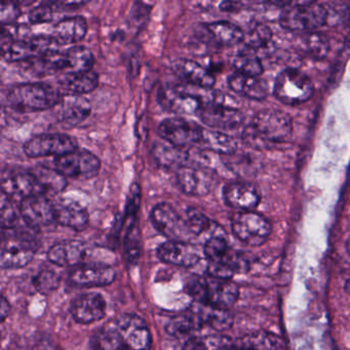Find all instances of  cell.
Masks as SVG:
<instances>
[{
  "instance_id": "cell-1",
  "label": "cell",
  "mask_w": 350,
  "mask_h": 350,
  "mask_svg": "<svg viewBox=\"0 0 350 350\" xmlns=\"http://www.w3.org/2000/svg\"><path fill=\"white\" fill-rule=\"evenodd\" d=\"M293 120L286 112L278 109H264L254 116L245 129V140L252 146L272 147L290 140Z\"/></svg>"
},
{
  "instance_id": "cell-2",
  "label": "cell",
  "mask_w": 350,
  "mask_h": 350,
  "mask_svg": "<svg viewBox=\"0 0 350 350\" xmlns=\"http://www.w3.org/2000/svg\"><path fill=\"white\" fill-rule=\"evenodd\" d=\"M61 98L60 90L50 83H23L8 91L7 103L15 111L33 113L54 109Z\"/></svg>"
},
{
  "instance_id": "cell-3",
  "label": "cell",
  "mask_w": 350,
  "mask_h": 350,
  "mask_svg": "<svg viewBox=\"0 0 350 350\" xmlns=\"http://www.w3.org/2000/svg\"><path fill=\"white\" fill-rule=\"evenodd\" d=\"M187 292L196 302L218 308L229 309L239 299V286L231 280H219L206 275L188 282Z\"/></svg>"
},
{
  "instance_id": "cell-4",
  "label": "cell",
  "mask_w": 350,
  "mask_h": 350,
  "mask_svg": "<svg viewBox=\"0 0 350 350\" xmlns=\"http://www.w3.org/2000/svg\"><path fill=\"white\" fill-rule=\"evenodd\" d=\"M280 23L288 31L313 32L327 23V8L314 1L292 3L282 12Z\"/></svg>"
},
{
  "instance_id": "cell-5",
  "label": "cell",
  "mask_w": 350,
  "mask_h": 350,
  "mask_svg": "<svg viewBox=\"0 0 350 350\" xmlns=\"http://www.w3.org/2000/svg\"><path fill=\"white\" fill-rule=\"evenodd\" d=\"M313 93L314 88L310 79L298 69H284L276 77L274 95L286 105H301L310 100Z\"/></svg>"
},
{
  "instance_id": "cell-6",
  "label": "cell",
  "mask_w": 350,
  "mask_h": 350,
  "mask_svg": "<svg viewBox=\"0 0 350 350\" xmlns=\"http://www.w3.org/2000/svg\"><path fill=\"white\" fill-rule=\"evenodd\" d=\"M150 220L159 232L170 241L191 243L194 241L186 216L183 217L167 202L157 204L151 211Z\"/></svg>"
},
{
  "instance_id": "cell-7",
  "label": "cell",
  "mask_w": 350,
  "mask_h": 350,
  "mask_svg": "<svg viewBox=\"0 0 350 350\" xmlns=\"http://www.w3.org/2000/svg\"><path fill=\"white\" fill-rule=\"evenodd\" d=\"M53 167L66 179L85 181L99 174L101 161L91 151L77 149L55 159Z\"/></svg>"
},
{
  "instance_id": "cell-8",
  "label": "cell",
  "mask_w": 350,
  "mask_h": 350,
  "mask_svg": "<svg viewBox=\"0 0 350 350\" xmlns=\"http://www.w3.org/2000/svg\"><path fill=\"white\" fill-rule=\"evenodd\" d=\"M231 228L239 241L251 247L263 245L272 230L269 221L254 211L237 213L231 221Z\"/></svg>"
},
{
  "instance_id": "cell-9",
  "label": "cell",
  "mask_w": 350,
  "mask_h": 350,
  "mask_svg": "<svg viewBox=\"0 0 350 350\" xmlns=\"http://www.w3.org/2000/svg\"><path fill=\"white\" fill-rule=\"evenodd\" d=\"M57 46L58 44L51 36H38L30 40L1 38V57L7 62H27L40 55L57 50Z\"/></svg>"
},
{
  "instance_id": "cell-10",
  "label": "cell",
  "mask_w": 350,
  "mask_h": 350,
  "mask_svg": "<svg viewBox=\"0 0 350 350\" xmlns=\"http://www.w3.org/2000/svg\"><path fill=\"white\" fill-rule=\"evenodd\" d=\"M79 149L77 139L66 134H42L30 138L23 150L30 159L60 157Z\"/></svg>"
},
{
  "instance_id": "cell-11",
  "label": "cell",
  "mask_w": 350,
  "mask_h": 350,
  "mask_svg": "<svg viewBox=\"0 0 350 350\" xmlns=\"http://www.w3.org/2000/svg\"><path fill=\"white\" fill-rule=\"evenodd\" d=\"M124 350H150L152 335L146 321L137 314H124L113 325Z\"/></svg>"
},
{
  "instance_id": "cell-12",
  "label": "cell",
  "mask_w": 350,
  "mask_h": 350,
  "mask_svg": "<svg viewBox=\"0 0 350 350\" xmlns=\"http://www.w3.org/2000/svg\"><path fill=\"white\" fill-rule=\"evenodd\" d=\"M202 126L186 118H165L157 129V134L165 142L178 148H191L198 145L202 136Z\"/></svg>"
},
{
  "instance_id": "cell-13",
  "label": "cell",
  "mask_w": 350,
  "mask_h": 350,
  "mask_svg": "<svg viewBox=\"0 0 350 350\" xmlns=\"http://www.w3.org/2000/svg\"><path fill=\"white\" fill-rule=\"evenodd\" d=\"M165 87L159 91V101L165 109L178 116H198L204 107L198 88Z\"/></svg>"
},
{
  "instance_id": "cell-14",
  "label": "cell",
  "mask_w": 350,
  "mask_h": 350,
  "mask_svg": "<svg viewBox=\"0 0 350 350\" xmlns=\"http://www.w3.org/2000/svg\"><path fill=\"white\" fill-rule=\"evenodd\" d=\"M19 210L21 218L30 228L38 230L57 223L55 204L44 194L21 200Z\"/></svg>"
},
{
  "instance_id": "cell-15",
  "label": "cell",
  "mask_w": 350,
  "mask_h": 350,
  "mask_svg": "<svg viewBox=\"0 0 350 350\" xmlns=\"http://www.w3.org/2000/svg\"><path fill=\"white\" fill-rule=\"evenodd\" d=\"M178 186L190 196H208L215 186L214 172L192 165H184L176 170Z\"/></svg>"
},
{
  "instance_id": "cell-16",
  "label": "cell",
  "mask_w": 350,
  "mask_h": 350,
  "mask_svg": "<svg viewBox=\"0 0 350 350\" xmlns=\"http://www.w3.org/2000/svg\"><path fill=\"white\" fill-rule=\"evenodd\" d=\"M1 193L11 200L20 198L23 200L30 196L44 194V192L31 170H14L3 174Z\"/></svg>"
},
{
  "instance_id": "cell-17",
  "label": "cell",
  "mask_w": 350,
  "mask_h": 350,
  "mask_svg": "<svg viewBox=\"0 0 350 350\" xmlns=\"http://www.w3.org/2000/svg\"><path fill=\"white\" fill-rule=\"evenodd\" d=\"M116 270L104 263H83L71 270L69 280L79 288H98L111 284L116 280Z\"/></svg>"
},
{
  "instance_id": "cell-18",
  "label": "cell",
  "mask_w": 350,
  "mask_h": 350,
  "mask_svg": "<svg viewBox=\"0 0 350 350\" xmlns=\"http://www.w3.org/2000/svg\"><path fill=\"white\" fill-rule=\"evenodd\" d=\"M198 116L206 126L219 132L234 130L243 122V114L237 108L225 104L204 105Z\"/></svg>"
},
{
  "instance_id": "cell-19",
  "label": "cell",
  "mask_w": 350,
  "mask_h": 350,
  "mask_svg": "<svg viewBox=\"0 0 350 350\" xmlns=\"http://www.w3.org/2000/svg\"><path fill=\"white\" fill-rule=\"evenodd\" d=\"M90 247L85 241L77 239L59 241L48 252L49 261L60 267H77L85 263Z\"/></svg>"
},
{
  "instance_id": "cell-20",
  "label": "cell",
  "mask_w": 350,
  "mask_h": 350,
  "mask_svg": "<svg viewBox=\"0 0 350 350\" xmlns=\"http://www.w3.org/2000/svg\"><path fill=\"white\" fill-rule=\"evenodd\" d=\"M57 122L65 126H75L91 116V103L83 96L62 95L54 108Z\"/></svg>"
},
{
  "instance_id": "cell-21",
  "label": "cell",
  "mask_w": 350,
  "mask_h": 350,
  "mask_svg": "<svg viewBox=\"0 0 350 350\" xmlns=\"http://www.w3.org/2000/svg\"><path fill=\"white\" fill-rule=\"evenodd\" d=\"M223 198L227 206L239 212H250L257 208L261 196L253 184L245 181L230 182L223 189Z\"/></svg>"
},
{
  "instance_id": "cell-22",
  "label": "cell",
  "mask_w": 350,
  "mask_h": 350,
  "mask_svg": "<svg viewBox=\"0 0 350 350\" xmlns=\"http://www.w3.org/2000/svg\"><path fill=\"white\" fill-rule=\"evenodd\" d=\"M36 253L33 243L28 239H8L0 252V265L5 269L25 267L33 260Z\"/></svg>"
},
{
  "instance_id": "cell-23",
  "label": "cell",
  "mask_w": 350,
  "mask_h": 350,
  "mask_svg": "<svg viewBox=\"0 0 350 350\" xmlns=\"http://www.w3.org/2000/svg\"><path fill=\"white\" fill-rule=\"evenodd\" d=\"M105 298L98 293H88L77 297L70 307L73 319L81 325L101 321L106 313Z\"/></svg>"
},
{
  "instance_id": "cell-24",
  "label": "cell",
  "mask_w": 350,
  "mask_h": 350,
  "mask_svg": "<svg viewBox=\"0 0 350 350\" xmlns=\"http://www.w3.org/2000/svg\"><path fill=\"white\" fill-rule=\"evenodd\" d=\"M157 257L163 263L185 268L193 267L200 260V255L191 243L174 241L159 245Z\"/></svg>"
},
{
  "instance_id": "cell-25",
  "label": "cell",
  "mask_w": 350,
  "mask_h": 350,
  "mask_svg": "<svg viewBox=\"0 0 350 350\" xmlns=\"http://www.w3.org/2000/svg\"><path fill=\"white\" fill-rule=\"evenodd\" d=\"M172 67L178 77H181L184 81L192 87L212 89L216 83L214 73L196 61L180 58L174 61Z\"/></svg>"
},
{
  "instance_id": "cell-26",
  "label": "cell",
  "mask_w": 350,
  "mask_h": 350,
  "mask_svg": "<svg viewBox=\"0 0 350 350\" xmlns=\"http://www.w3.org/2000/svg\"><path fill=\"white\" fill-rule=\"evenodd\" d=\"M87 20L81 16L63 18L53 27L51 38L58 46L77 44L87 36Z\"/></svg>"
},
{
  "instance_id": "cell-27",
  "label": "cell",
  "mask_w": 350,
  "mask_h": 350,
  "mask_svg": "<svg viewBox=\"0 0 350 350\" xmlns=\"http://www.w3.org/2000/svg\"><path fill=\"white\" fill-rule=\"evenodd\" d=\"M99 85V77L94 70L85 72L64 73L58 81L62 95L83 96L95 91Z\"/></svg>"
},
{
  "instance_id": "cell-28",
  "label": "cell",
  "mask_w": 350,
  "mask_h": 350,
  "mask_svg": "<svg viewBox=\"0 0 350 350\" xmlns=\"http://www.w3.org/2000/svg\"><path fill=\"white\" fill-rule=\"evenodd\" d=\"M54 204L58 224L77 231L87 228L90 216L85 206L73 200H60Z\"/></svg>"
},
{
  "instance_id": "cell-29",
  "label": "cell",
  "mask_w": 350,
  "mask_h": 350,
  "mask_svg": "<svg viewBox=\"0 0 350 350\" xmlns=\"http://www.w3.org/2000/svg\"><path fill=\"white\" fill-rule=\"evenodd\" d=\"M26 63L28 70L36 77H49L58 73L64 75L68 70L66 52H60L59 50L40 55Z\"/></svg>"
},
{
  "instance_id": "cell-30",
  "label": "cell",
  "mask_w": 350,
  "mask_h": 350,
  "mask_svg": "<svg viewBox=\"0 0 350 350\" xmlns=\"http://www.w3.org/2000/svg\"><path fill=\"white\" fill-rule=\"evenodd\" d=\"M228 85L234 93L251 100L261 101L268 95L267 83L260 77L234 72L228 77Z\"/></svg>"
},
{
  "instance_id": "cell-31",
  "label": "cell",
  "mask_w": 350,
  "mask_h": 350,
  "mask_svg": "<svg viewBox=\"0 0 350 350\" xmlns=\"http://www.w3.org/2000/svg\"><path fill=\"white\" fill-rule=\"evenodd\" d=\"M190 310L200 317L204 325H208L215 331H226L233 323V315L229 309L218 308V307L196 302Z\"/></svg>"
},
{
  "instance_id": "cell-32",
  "label": "cell",
  "mask_w": 350,
  "mask_h": 350,
  "mask_svg": "<svg viewBox=\"0 0 350 350\" xmlns=\"http://www.w3.org/2000/svg\"><path fill=\"white\" fill-rule=\"evenodd\" d=\"M200 148L215 153V154L230 157L237 152V144L232 137L226 133L219 132L215 130H206L202 128V136H200Z\"/></svg>"
},
{
  "instance_id": "cell-33",
  "label": "cell",
  "mask_w": 350,
  "mask_h": 350,
  "mask_svg": "<svg viewBox=\"0 0 350 350\" xmlns=\"http://www.w3.org/2000/svg\"><path fill=\"white\" fill-rule=\"evenodd\" d=\"M206 28L214 42L222 46H237L245 40L243 30L228 21L212 22Z\"/></svg>"
},
{
  "instance_id": "cell-34",
  "label": "cell",
  "mask_w": 350,
  "mask_h": 350,
  "mask_svg": "<svg viewBox=\"0 0 350 350\" xmlns=\"http://www.w3.org/2000/svg\"><path fill=\"white\" fill-rule=\"evenodd\" d=\"M204 323H202L200 317L190 310L189 312L184 314L172 317L165 325V331L169 335L175 338H191L196 336L194 333L200 331Z\"/></svg>"
},
{
  "instance_id": "cell-35",
  "label": "cell",
  "mask_w": 350,
  "mask_h": 350,
  "mask_svg": "<svg viewBox=\"0 0 350 350\" xmlns=\"http://www.w3.org/2000/svg\"><path fill=\"white\" fill-rule=\"evenodd\" d=\"M153 155L155 161L163 167H176L178 170L188 161L187 151H183L167 142L155 144L153 147Z\"/></svg>"
},
{
  "instance_id": "cell-36",
  "label": "cell",
  "mask_w": 350,
  "mask_h": 350,
  "mask_svg": "<svg viewBox=\"0 0 350 350\" xmlns=\"http://www.w3.org/2000/svg\"><path fill=\"white\" fill-rule=\"evenodd\" d=\"M243 350H280L282 339L269 332H257L237 340Z\"/></svg>"
},
{
  "instance_id": "cell-37",
  "label": "cell",
  "mask_w": 350,
  "mask_h": 350,
  "mask_svg": "<svg viewBox=\"0 0 350 350\" xmlns=\"http://www.w3.org/2000/svg\"><path fill=\"white\" fill-rule=\"evenodd\" d=\"M36 179L44 189V194H56L63 191L67 186V179L63 177L54 167L38 165L31 170Z\"/></svg>"
},
{
  "instance_id": "cell-38",
  "label": "cell",
  "mask_w": 350,
  "mask_h": 350,
  "mask_svg": "<svg viewBox=\"0 0 350 350\" xmlns=\"http://www.w3.org/2000/svg\"><path fill=\"white\" fill-rule=\"evenodd\" d=\"M66 56L68 60V70L66 73L93 70L92 68L95 58L90 49L83 46H72L67 51Z\"/></svg>"
},
{
  "instance_id": "cell-39",
  "label": "cell",
  "mask_w": 350,
  "mask_h": 350,
  "mask_svg": "<svg viewBox=\"0 0 350 350\" xmlns=\"http://www.w3.org/2000/svg\"><path fill=\"white\" fill-rule=\"evenodd\" d=\"M233 67L235 72L241 75H247V77H260L263 73V64L259 57L255 54V51L247 50L239 53L234 60H233Z\"/></svg>"
},
{
  "instance_id": "cell-40",
  "label": "cell",
  "mask_w": 350,
  "mask_h": 350,
  "mask_svg": "<svg viewBox=\"0 0 350 350\" xmlns=\"http://www.w3.org/2000/svg\"><path fill=\"white\" fill-rule=\"evenodd\" d=\"M302 46L305 52L314 59H325L329 54V40L321 32H308L302 38Z\"/></svg>"
},
{
  "instance_id": "cell-41",
  "label": "cell",
  "mask_w": 350,
  "mask_h": 350,
  "mask_svg": "<svg viewBox=\"0 0 350 350\" xmlns=\"http://www.w3.org/2000/svg\"><path fill=\"white\" fill-rule=\"evenodd\" d=\"M90 350H124V346L114 327H105L92 336Z\"/></svg>"
},
{
  "instance_id": "cell-42",
  "label": "cell",
  "mask_w": 350,
  "mask_h": 350,
  "mask_svg": "<svg viewBox=\"0 0 350 350\" xmlns=\"http://www.w3.org/2000/svg\"><path fill=\"white\" fill-rule=\"evenodd\" d=\"M230 250L225 235L217 233L206 239L204 243V254L208 262H219L226 257Z\"/></svg>"
},
{
  "instance_id": "cell-43",
  "label": "cell",
  "mask_w": 350,
  "mask_h": 350,
  "mask_svg": "<svg viewBox=\"0 0 350 350\" xmlns=\"http://www.w3.org/2000/svg\"><path fill=\"white\" fill-rule=\"evenodd\" d=\"M229 342L224 336H193L185 342L183 350H220Z\"/></svg>"
},
{
  "instance_id": "cell-44",
  "label": "cell",
  "mask_w": 350,
  "mask_h": 350,
  "mask_svg": "<svg viewBox=\"0 0 350 350\" xmlns=\"http://www.w3.org/2000/svg\"><path fill=\"white\" fill-rule=\"evenodd\" d=\"M186 219L194 239L202 237L212 230L214 223L198 208H189L186 211Z\"/></svg>"
},
{
  "instance_id": "cell-45",
  "label": "cell",
  "mask_w": 350,
  "mask_h": 350,
  "mask_svg": "<svg viewBox=\"0 0 350 350\" xmlns=\"http://www.w3.org/2000/svg\"><path fill=\"white\" fill-rule=\"evenodd\" d=\"M272 40V31L268 26L258 24L245 36V46L249 50L256 51L265 48Z\"/></svg>"
},
{
  "instance_id": "cell-46",
  "label": "cell",
  "mask_w": 350,
  "mask_h": 350,
  "mask_svg": "<svg viewBox=\"0 0 350 350\" xmlns=\"http://www.w3.org/2000/svg\"><path fill=\"white\" fill-rule=\"evenodd\" d=\"M20 214L19 208H16L13 200L11 198L3 196L1 198V227L3 230H11L17 226L19 222Z\"/></svg>"
},
{
  "instance_id": "cell-47",
  "label": "cell",
  "mask_w": 350,
  "mask_h": 350,
  "mask_svg": "<svg viewBox=\"0 0 350 350\" xmlns=\"http://www.w3.org/2000/svg\"><path fill=\"white\" fill-rule=\"evenodd\" d=\"M33 284L42 294H48L58 288L60 276L54 270L44 269L34 278Z\"/></svg>"
},
{
  "instance_id": "cell-48",
  "label": "cell",
  "mask_w": 350,
  "mask_h": 350,
  "mask_svg": "<svg viewBox=\"0 0 350 350\" xmlns=\"http://www.w3.org/2000/svg\"><path fill=\"white\" fill-rule=\"evenodd\" d=\"M59 13L56 3H40L38 7L33 8L29 13L30 23L33 25L49 23L54 19L55 14Z\"/></svg>"
},
{
  "instance_id": "cell-49",
  "label": "cell",
  "mask_w": 350,
  "mask_h": 350,
  "mask_svg": "<svg viewBox=\"0 0 350 350\" xmlns=\"http://www.w3.org/2000/svg\"><path fill=\"white\" fill-rule=\"evenodd\" d=\"M20 16L19 3L3 1L1 5V23L3 26L12 25Z\"/></svg>"
},
{
  "instance_id": "cell-50",
  "label": "cell",
  "mask_w": 350,
  "mask_h": 350,
  "mask_svg": "<svg viewBox=\"0 0 350 350\" xmlns=\"http://www.w3.org/2000/svg\"><path fill=\"white\" fill-rule=\"evenodd\" d=\"M0 315H1V321H5V319L9 317L10 310H11V306H10L9 301L3 296L1 298V305H0Z\"/></svg>"
},
{
  "instance_id": "cell-51",
  "label": "cell",
  "mask_w": 350,
  "mask_h": 350,
  "mask_svg": "<svg viewBox=\"0 0 350 350\" xmlns=\"http://www.w3.org/2000/svg\"><path fill=\"white\" fill-rule=\"evenodd\" d=\"M241 3H229V1H225L220 5V10L223 12H234L239 10Z\"/></svg>"
},
{
  "instance_id": "cell-52",
  "label": "cell",
  "mask_w": 350,
  "mask_h": 350,
  "mask_svg": "<svg viewBox=\"0 0 350 350\" xmlns=\"http://www.w3.org/2000/svg\"><path fill=\"white\" fill-rule=\"evenodd\" d=\"M220 350H243V348L241 347V346L239 345V344L237 343V342H229L228 344H226V345L224 346V347L221 348Z\"/></svg>"
},
{
  "instance_id": "cell-53",
  "label": "cell",
  "mask_w": 350,
  "mask_h": 350,
  "mask_svg": "<svg viewBox=\"0 0 350 350\" xmlns=\"http://www.w3.org/2000/svg\"><path fill=\"white\" fill-rule=\"evenodd\" d=\"M345 291L347 292V294L350 295V278L349 280H347V282H346Z\"/></svg>"
},
{
  "instance_id": "cell-54",
  "label": "cell",
  "mask_w": 350,
  "mask_h": 350,
  "mask_svg": "<svg viewBox=\"0 0 350 350\" xmlns=\"http://www.w3.org/2000/svg\"><path fill=\"white\" fill-rule=\"evenodd\" d=\"M347 247H348V252H349V253H350V239H348Z\"/></svg>"
}]
</instances>
